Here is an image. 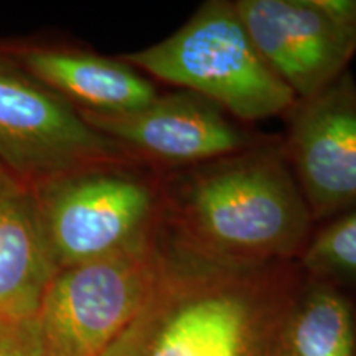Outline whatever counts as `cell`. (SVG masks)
<instances>
[{
    "mask_svg": "<svg viewBox=\"0 0 356 356\" xmlns=\"http://www.w3.org/2000/svg\"><path fill=\"white\" fill-rule=\"evenodd\" d=\"M270 356H356V293L302 274Z\"/></svg>",
    "mask_w": 356,
    "mask_h": 356,
    "instance_id": "cell-12",
    "label": "cell"
},
{
    "mask_svg": "<svg viewBox=\"0 0 356 356\" xmlns=\"http://www.w3.org/2000/svg\"><path fill=\"white\" fill-rule=\"evenodd\" d=\"M40 221L56 270L121 252L162 226L160 170L145 163H102L44 181Z\"/></svg>",
    "mask_w": 356,
    "mask_h": 356,
    "instance_id": "cell-4",
    "label": "cell"
},
{
    "mask_svg": "<svg viewBox=\"0 0 356 356\" xmlns=\"http://www.w3.org/2000/svg\"><path fill=\"white\" fill-rule=\"evenodd\" d=\"M0 356H47L37 315L0 322Z\"/></svg>",
    "mask_w": 356,
    "mask_h": 356,
    "instance_id": "cell-14",
    "label": "cell"
},
{
    "mask_svg": "<svg viewBox=\"0 0 356 356\" xmlns=\"http://www.w3.org/2000/svg\"><path fill=\"white\" fill-rule=\"evenodd\" d=\"M163 252L160 226L136 246L58 270L37 314L47 356H101L149 299Z\"/></svg>",
    "mask_w": 356,
    "mask_h": 356,
    "instance_id": "cell-5",
    "label": "cell"
},
{
    "mask_svg": "<svg viewBox=\"0 0 356 356\" xmlns=\"http://www.w3.org/2000/svg\"><path fill=\"white\" fill-rule=\"evenodd\" d=\"M234 7L297 99L330 86L356 56V0H234Z\"/></svg>",
    "mask_w": 356,
    "mask_h": 356,
    "instance_id": "cell-6",
    "label": "cell"
},
{
    "mask_svg": "<svg viewBox=\"0 0 356 356\" xmlns=\"http://www.w3.org/2000/svg\"><path fill=\"white\" fill-rule=\"evenodd\" d=\"M0 157L15 170L47 181L134 160L89 126L71 102L6 70H0Z\"/></svg>",
    "mask_w": 356,
    "mask_h": 356,
    "instance_id": "cell-8",
    "label": "cell"
},
{
    "mask_svg": "<svg viewBox=\"0 0 356 356\" xmlns=\"http://www.w3.org/2000/svg\"><path fill=\"white\" fill-rule=\"evenodd\" d=\"M32 74L78 111L118 114L150 104L160 92L155 83L124 60L95 53L38 50L25 55Z\"/></svg>",
    "mask_w": 356,
    "mask_h": 356,
    "instance_id": "cell-11",
    "label": "cell"
},
{
    "mask_svg": "<svg viewBox=\"0 0 356 356\" xmlns=\"http://www.w3.org/2000/svg\"><path fill=\"white\" fill-rule=\"evenodd\" d=\"M282 145L315 226L356 208V81L348 70L284 115Z\"/></svg>",
    "mask_w": 356,
    "mask_h": 356,
    "instance_id": "cell-9",
    "label": "cell"
},
{
    "mask_svg": "<svg viewBox=\"0 0 356 356\" xmlns=\"http://www.w3.org/2000/svg\"><path fill=\"white\" fill-rule=\"evenodd\" d=\"M162 229L180 251L222 266L299 261L315 229L282 145L160 170Z\"/></svg>",
    "mask_w": 356,
    "mask_h": 356,
    "instance_id": "cell-1",
    "label": "cell"
},
{
    "mask_svg": "<svg viewBox=\"0 0 356 356\" xmlns=\"http://www.w3.org/2000/svg\"><path fill=\"white\" fill-rule=\"evenodd\" d=\"M56 273L37 197L0 175V322L35 317Z\"/></svg>",
    "mask_w": 356,
    "mask_h": 356,
    "instance_id": "cell-10",
    "label": "cell"
},
{
    "mask_svg": "<svg viewBox=\"0 0 356 356\" xmlns=\"http://www.w3.org/2000/svg\"><path fill=\"white\" fill-rule=\"evenodd\" d=\"M0 175H2V173H0Z\"/></svg>",
    "mask_w": 356,
    "mask_h": 356,
    "instance_id": "cell-15",
    "label": "cell"
},
{
    "mask_svg": "<svg viewBox=\"0 0 356 356\" xmlns=\"http://www.w3.org/2000/svg\"><path fill=\"white\" fill-rule=\"evenodd\" d=\"M297 262L305 274L356 293V208L315 226Z\"/></svg>",
    "mask_w": 356,
    "mask_h": 356,
    "instance_id": "cell-13",
    "label": "cell"
},
{
    "mask_svg": "<svg viewBox=\"0 0 356 356\" xmlns=\"http://www.w3.org/2000/svg\"><path fill=\"white\" fill-rule=\"evenodd\" d=\"M121 60L147 78L215 102L248 126L284 118L297 101L257 51L228 0L202 3L170 37Z\"/></svg>",
    "mask_w": 356,
    "mask_h": 356,
    "instance_id": "cell-3",
    "label": "cell"
},
{
    "mask_svg": "<svg viewBox=\"0 0 356 356\" xmlns=\"http://www.w3.org/2000/svg\"><path fill=\"white\" fill-rule=\"evenodd\" d=\"M79 114L134 160L157 170L197 165L277 139L274 134L236 121L215 102L184 89L163 92L150 104L127 113Z\"/></svg>",
    "mask_w": 356,
    "mask_h": 356,
    "instance_id": "cell-7",
    "label": "cell"
},
{
    "mask_svg": "<svg viewBox=\"0 0 356 356\" xmlns=\"http://www.w3.org/2000/svg\"><path fill=\"white\" fill-rule=\"evenodd\" d=\"M302 274L297 261L215 264L165 236L149 299L101 356H270Z\"/></svg>",
    "mask_w": 356,
    "mask_h": 356,
    "instance_id": "cell-2",
    "label": "cell"
}]
</instances>
